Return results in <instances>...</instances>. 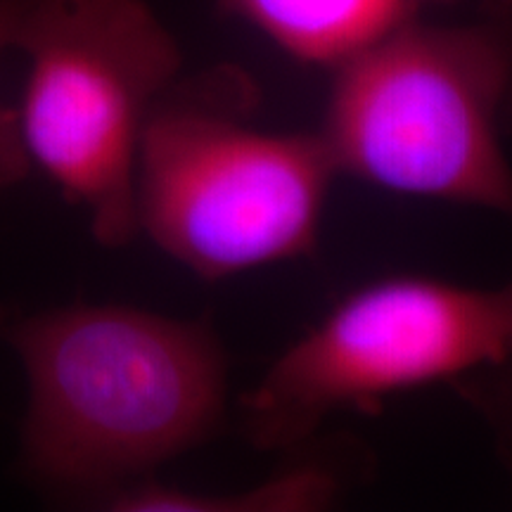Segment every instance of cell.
I'll use <instances>...</instances> for the list:
<instances>
[{
    "label": "cell",
    "instance_id": "6da1fadb",
    "mask_svg": "<svg viewBox=\"0 0 512 512\" xmlns=\"http://www.w3.org/2000/svg\"><path fill=\"white\" fill-rule=\"evenodd\" d=\"M10 342L29 380L24 463L50 484L107 494L223 422L226 351L207 318L76 304L22 320Z\"/></svg>",
    "mask_w": 512,
    "mask_h": 512
},
{
    "label": "cell",
    "instance_id": "7a4b0ae2",
    "mask_svg": "<svg viewBox=\"0 0 512 512\" xmlns=\"http://www.w3.org/2000/svg\"><path fill=\"white\" fill-rule=\"evenodd\" d=\"M254 86L233 67L176 79L143 126L136 219L197 278H233L316 252L339 176L323 133L249 124Z\"/></svg>",
    "mask_w": 512,
    "mask_h": 512
},
{
    "label": "cell",
    "instance_id": "3957f363",
    "mask_svg": "<svg viewBox=\"0 0 512 512\" xmlns=\"http://www.w3.org/2000/svg\"><path fill=\"white\" fill-rule=\"evenodd\" d=\"M335 72L320 133L339 174L512 219V0L408 19Z\"/></svg>",
    "mask_w": 512,
    "mask_h": 512
},
{
    "label": "cell",
    "instance_id": "277c9868",
    "mask_svg": "<svg viewBox=\"0 0 512 512\" xmlns=\"http://www.w3.org/2000/svg\"><path fill=\"white\" fill-rule=\"evenodd\" d=\"M12 50L29 62L17 107L31 164L88 211L102 247L138 238L143 126L178 79V41L145 0H22Z\"/></svg>",
    "mask_w": 512,
    "mask_h": 512
},
{
    "label": "cell",
    "instance_id": "5b68a950",
    "mask_svg": "<svg viewBox=\"0 0 512 512\" xmlns=\"http://www.w3.org/2000/svg\"><path fill=\"white\" fill-rule=\"evenodd\" d=\"M512 356V283L463 287L418 275L344 297L242 399L261 451L299 446L328 415L373 411L396 392L458 380Z\"/></svg>",
    "mask_w": 512,
    "mask_h": 512
},
{
    "label": "cell",
    "instance_id": "8992f818",
    "mask_svg": "<svg viewBox=\"0 0 512 512\" xmlns=\"http://www.w3.org/2000/svg\"><path fill=\"white\" fill-rule=\"evenodd\" d=\"M294 60L342 67L415 17V0H216Z\"/></svg>",
    "mask_w": 512,
    "mask_h": 512
},
{
    "label": "cell",
    "instance_id": "52a82bcc",
    "mask_svg": "<svg viewBox=\"0 0 512 512\" xmlns=\"http://www.w3.org/2000/svg\"><path fill=\"white\" fill-rule=\"evenodd\" d=\"M342 489L344 477L316 460L235 494H202L138 479L107 491L102 503L117 512H316L330 508Z\"/></svg>",
    "mask_w": 512,
    "mask_h": 512
},
{
    "label": "cell",
    "instance_id": "ba28073f",
    "mask_svg": "<svg viewBox=\"0 0 512 512\" xmlns=\"http://www.w3.org/2000/svg\"><path fill=\"white\" fill-rule=\"evenodd\" d=\"M453 384L489 427L496 456L512 475V356L498 366L475 370L463 382L453 380Z\"/></svg>",
    "mask_w": 512,
    "mask_h": 512
},
{
    "label": "cell",
    "instance_id": "9c48e42d",
    "mask_svg": "<svg viewBox=\"0 0 512 512\" xmlns=\"http://www.w3.org/2000/svg\"><path fill=\"white\" fill-rule=\"evenodd\" d=\"M22 0H0V57L12 50V31ZM34 164L27 152L15 107L0 105V192L15 188L31 174Z\"/></svg>",
    "mask_w": 512,
    "mask_h": 512
},
{
    "label": "cell",
    "instance_id": "30bf717a",
    "mask_svg": "<svg viewBox=\"0 0 512 512\" xmlns=\"http://www.w3.org/2000/svg\"><path fill=\"white\" fill-rule=\"evenodd\" d=\"M415 3H451V0H415Z\"/></svg>",
    "mask_w": 512,
    "mask_h": 512
},
{
    "label": "cell",
    "instance_id": "8fae6325",
    "mask_svg": "<svg viewBox=\"0 0 512 512\" xmlns=\"http://www.w3.org/2000/svg\"><path fill=\"white\" fill-rule=\"evenodd\" d=\"M0 320H3V311H0Z\"/></svg>",
    "mask_w": 512,
    "mask_h": 512
}]
</instances>
